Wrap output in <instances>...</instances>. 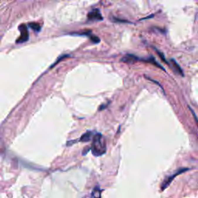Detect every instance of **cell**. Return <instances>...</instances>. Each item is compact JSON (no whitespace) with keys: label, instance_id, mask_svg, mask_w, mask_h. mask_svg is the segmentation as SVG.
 Instances as JSON below:
<instances>
[{"label":"cell","instance_id":"cell-1","mask_svg":"<svg viewBox=\"0 0 198 198\" xmlns=\"http://www.w3.org/2000/svg\"><path fill=\"white\" fill-rule=\"evenodd\" d=\"M92 153L95 156H101L106 153V142L101 133H96L92 137Z\"/></svg>","mask_w":198,"mask_h":198},{"label":"cell","instance_id":"cell-2","mask_svg":"<svg viewBox=\"0 0 198 198\" xmlns=\"http://www.w3.org/2000/svg\"><path fill=\"white\" fill-rule=\"evenodd\" d=\"M20 31V36L16 40V43H25L29 40V32H28L27 26L25 24H21L19 27Z\"/></svg>","mask_w":198,"mask_h":198},{"label":"cell","instance_id":"cell-3","mask_svg":"<svg viewBox=\"0 0 198 198\" xmlns=\"http://www.w3.org/2000/svg\"><path fill=\"white\" fill-rule=\"evenodd\" d=\"M189 169L187 168H182V169H180V170H178V171H177V172H175L174 174L171 175V176H170V177H166V179L165 180L163 181V183L162 186H161V190H164V189H166L167 187H169V185L170 184L171 182L172 181V180L174 179L175 177H177V175L179 174H181L182 172H185V171H187Z\"/></svg>","mask_w":198,"mask_h":198},{"label":"cell","instance_id":"cell-4","mask_svg":"<svg viewBox=\"0 0 198 198\" xmlns=\"http://www.w3.org/2000/svg\"><path fill=\"white\" fill-rule=\"evenodd\" d=\"M87 19L90 21H101L103 20L101 13L98 9H94L93 10L90 11L87 14Z\"/></svg>","mask_w":198,"mask_h":198},{"label":"cell","instance_id":"cell-5","mask_svg":"<svg viewBox=\"0 0 198 198\" xmlns=\"http://www.w3.org/2000/svg\"><path fill=\"white\" fill-rule=\"evenodd\" d=\"M121 60L125 62V63H131V64H132V63H135V62L138 61V60H140V59L137 57L136 55H133V54H127L123 58H121Z\"/></svg>","mask_w":198,"mask_h":198},{"label":"cell","instance_id":"cell-6","mask_svg":"<svg viewBox=\"0 0 198 198\" xmlns=\"http://www.w3.org/2000/svg\"><path fill=\"white\" fill-rule=\"evenodd\" d=\"M170 61H171L170 67L172 68V70H174L176 73H177L178 75H181V76H183V70H182V69L180 68V67L179 64H177V62H176V60H173V59H172Z\"/></svg>","mask_w":198,"mask_h":198},{"label":"cell","instance_id":"cell-7","mask_svg":"<svg viewBox=\"0 0 198 198\" xmlns=\"http://www.w3.org/2000/svg\"><path fill=\"white\" fill-rule=\"evenodd\" d=\"M93 132H91V131H88V132H86L84 134L82 135V136L80 138L79 140L82 142V143H86V142H89L91 139L93 137Z\"/></svg>","mask_w":198,"mask_h":198},{"label":"cell","instance_id":"cell-8","mask_svg":"<svg viewBox=\"0 0 198 198\" xmlns=\"http://www.w3.org/2000/svg\"><path fill=\"white\" fill-rule=\"evenodd\" d=\"M29 26H30L32 30H33L35 32H40L41 30V26L37 23H29Z\"/></svg>","mask_w":198,"mask_h":198},{"label":"cell","instance_id":"cell-9","mask_svg":"<svg viewBox=\"0 0 198 198\" xmlns=\"http://www.w3.org/2000/svg\"><path fill=\"white\" fill-rule=\"evenodd\" d=\"M92 198H101V190L99 187H95L92 194Z\"/></svg>","mask_w":198,"mask_h":198},{"label":"cell","instance_id":"cell-10","mask_svg":"<svg viewBox=\"0 0 198 198\" xmlns=\"http://www.w3.org/2000/svg\"><path fill=\"white\" fill-rule=\"evenodd\" d=\"M88 36H89L90 40H91L93 43H98L100 42V39H99V37H98V36H95V35H92V33L88 35Z\"/></svg>","mask_w":198,"mask_h":198},{"label":"cell","instance_id":"cell-11","mask_svg":"<svg viewBox=\"0 0 198 198\" xmlns=\"http://www.w3.org/2000/svg\"><path fill=\"white\" fill-rule=\"evenodd\" d=\"M155 50H156V53H157V54H158V55H159V57H160V59H161V60H162L163 61L165 62L166 64H170V63H169V62H167V60H166V58H165V57H164L163 53L159 51L158 50H156V49H155Z\"/></svg>","mask_w":198,"mask_h":198},{"label":"cell","instance_id":"cell-12","mask_svg":"<svg viewBox=\"0 0 198 198\" xmlns=\"http://www.w3.org/2000/svg\"><path fill=\"white\" fill-rule=\"evenodd\" d=\"M112 20L114 22H121V23H128V21H126V20H121V19H119V18H113Z\"/></svg>","mask_w":198,"mask_h":198}]
</instances>
